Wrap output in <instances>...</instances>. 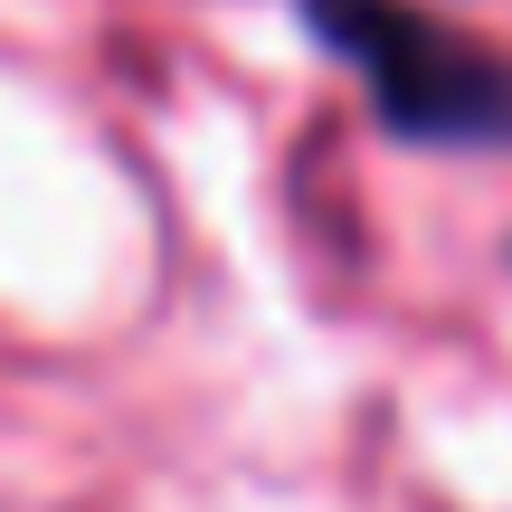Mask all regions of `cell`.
I'll return each instance as SVG.
<instances>
[{"mask_svg": "<svg viewBox=\"0 0 512 512\" xmlns=\"http://www.w3.org/2000/svg\"><path fill=\"white\" fill-rule=\"evenodd\" d=\"M332 57L370 76V105L399 143H456V152H503L512 143V57L408 0H304Z\"/></svg>", "mask_w": 512, "mask_h": 512, "instance_id": "obj_1", "label": "cell"}]
</instances>
